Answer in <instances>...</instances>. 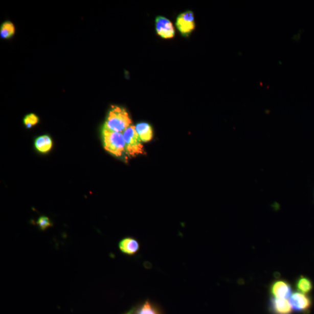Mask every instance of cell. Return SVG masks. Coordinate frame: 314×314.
I'll return each mask as SVG.
<instances>
[{
  "instance_id": "cell-1",
  "label": "cell",
  "mask_w": 314,
  "mask_h": 314,
  "mask_svg": "<svg viewBox=\"0 0 314 314\" xmlns=\"http://www.w3.org/2000/svg\"><path fill=\"white\" fill-rule=\"evenodd\" d=\"M131 124V120L128 112L124 108L114 106L108 113L104 128L122 133Z\"/></svg>"
},
{
  "instance_id": "cell-2",
  "label": "cell",
  "mask_w": 314,
  "mask_h": 314,
  "mask_svg": "<svg viewBox=\"0 0 314 314\" xmlns=\"http://www.w3.org/2000/svg\"><path fill=\"white\" fill-rule=\"evenodd\" d=\"M102 138L106 150L115 156H122L125 151L124 135L104 128L102 131Z\"/></svg>"
},
{
  "instance_id": "cell-3",
  "label": "cell",
  "mask_w": 314,
  "mask_h": 314,
  "mask_svg": "<svg viewBox=\"0 0 314 314\" xmlns=\"http://www.w3.org/2000/svg\"><path fill=\"white\" fill-rule=\"evenodd\" d=\"M123 135L125 142V150L130 155L135 156L143 153L142 142L136 130L135 126H129Z\"/></svg>"
},
{
  "instance_id": "cell-4",
  "label": "cell",
  "mask_w": 314,
  "mask_h": 314,
  "mask_svg": "<svg viewBox=\"0 0 314 314\" xmlns=\"http://www.w3.org/2000/svg\"><path fill=\"white\" fill-rule=\"evenodd\" d=\"M176 25L182 36H188L195 28L193 12L188 11L180 14L177 18Z\"/></svg>"
},
{
  "instance_id": "cell-5",
  "label": "cell",
  "mask_w": 314,
  "mask_h": 314,
  "mask_svg": "<svg viewBox=\"0 0 314 314\" xmlns=\"http://www.w3.org/2000/svg\"><path fill=\"white\" fill-rule=\"evenodd\" d=\"M290 303L295 311L306 312L311 307L312 301L308 296L300 292H295L290 297Z\"/></svg>"
},
{
  "instance_id": "cell-6",
  "label": "cell",
  "mask_w": 314,
  "mask_h": 314,
  "mask_svg": "<svg viewBox=\"0 0 314 314\" xmlns=\"http://www.w3.org/2000/svg\"><path fill=\"white\" fill-rule=\"evenodd\" d=\"M155 28L157 34L163 39H171L175 36V28L171 21L164 16L157 17Z\"/></svg>"
},
{
  "instance_id": "cell-7",
  "label": "cell",
  "mask_w": 314,
  "mask_h": 314,
  "mask_svg": "<svg viewBox=\"0 0 314 314\" xmlns=\"http://www.w3.org/2000/svg\"><path fill=\"white\" fill-rule=\"evenodd\" d=\"M270 292L274 298L287 299L291 295L292 289L289 283L279 280L272 284Z\"/></svg>"
},
{
  "instance_id": "cell-8",
  "label": "cell",
  "mask_w": 314,
  "mask_h": 314,
  "mask_svg": "<svg viewBox=\"0 0 314 314\" xmlns=\"http://www.w3.org/2000/svg\"><path fill=\"white\" fill-rule=\"evenodd\" d=\"M270 310L274 314H291L290 301L286 299L272 298L270 301Z\"/></svg>"
},
{
  "instance_id": "cell-9",
  "label": "cell",
  "mask_w": 314,
  "mask_h": 314,
  "mask_svg": "<svg viewBox=\"0 0 314 314\" xmlns=\"http://www.w3.org/2000/svg\"><path fill=\"white\" fill-rule=\"evenodd\" d=\"M118 246L122 253L129 256L134 255L140 249L139 241L130 237H127L121 240Z\"/></svg>"
},
{
  "instance_id": "cell-10",
  "label": "cell",
  "mask_w": 314,
  "mask_h": 314,
  "mask_svg": "<svg viewBox=\"0 0 314 314\" xmlns=\"http://www.w3.org/2000/svg\"><path fill=\"white\" fill-rule=\"evenodd\" d=\"M136 130L142 142L147 143L151 141L153 137V132L150 124L147 123H140L135 126Z\"/></svg>"
},
{
  "instance_id": "cell-11",
  "label": "cell",
  "mask_w": 314,
  "mask_h": 314,
  "mask_svg": "<svg viewBox=\"0 0 314 314\" xmlns=\"http://www.w3.org/2000/svg\"><path fill=\"white\" fill-rule=\"evenodd\" d=\"M36 149L41 152H47L51 150L53 146L52 139L48 135L41 136L35 141Z\"/></svg>"
},
{
  "instance_id": "cell-12",
  "label": "cell",
  "mask_w": 314,
  "mask_h": 314,
  "mask_svg": "<svg viewBox=\"0 0 314 314\" xmlns=\"http://www.w3.org/2000/svg\"><path fill=\"white\" fill-rule=\"evenodd\" d=\"M297 289L304 294H308L312 289V283L310 279L304 277H301L296 282Z\"/></svg>"
},
{
  "instance_id": "cell-13",
  "label": "cell",
  "mask_w": 314,
  "mask_h": 314,
  "mask_svg": "<svg viewBox=\"0 0 314 314\" xmlns=\"http://www.w3.org/2000/svg\"><path fill=\"white\" fill-rule=\"evenodd\" d=\"M15 31L13 24L10 21H7L2 25L1 29H0V36L3 39H9L14 35Z\"/></svg>"
},
{
  "instance_id": "cell-14",
  "label": "cell",
  "mask_w": 314,
  "mask_h": 314,
  "mask_svg": "<svg viewBox=\"0 0 314 314\" xmlns=\"http://www.w3.org/2000/svg\"><path fill=\"white\" fill-rule=\"evenodd\" d=\"M136 314H161V313L149 302V301L147 300L141 307L139 308Z\"/></svg>"
},
{
  "instance_id": "cell-15",
  "label": "cell",
  "mask_w": 314,
  "mask_h": 314,
  "mask_svg": "<svg viewBox=\"0 0 314 314\" xmlns=\"http://www.w3.org/2000/svg\"><path fill=\"white\" fill-rule=\"evenodd\" d=\"M39 122V118L35 114H29L24 119V124L28 128H31Z\"/></svg>"
},
{
  "instance_id": "cell-16",
  "label": "cell",
  "mask_w": 314,
  "mask_h": 314,
  "mask_svg": "<svg viewBox=\"0 0 314 314\" xmlns=\"http://www.w3.org/2000/svg\"><path fill=\"white\" fill-rule=\"evenodd\" d=\"M37 223L41 230L43 231L46 230L47 228L52 226V223H51L49 218L45 216H41V217L38 219Z\"/></svg>"
},
{
  "instance_id": "cell-17",
  "label": "cell",
  "mask_w": 314,
  "mask_h": 314,
  "mask_svg": "<svg viewBox=\"0 0 314 314\" xmlns=\"http://www.w3.org/2000/svg\"><path fill=\"white\" fill-rule=\"evenodd\" d=\"M132 312H132V310H131V311H130L128 312V313H126V314H132Z\"/></svg>"
}]
</instances>
